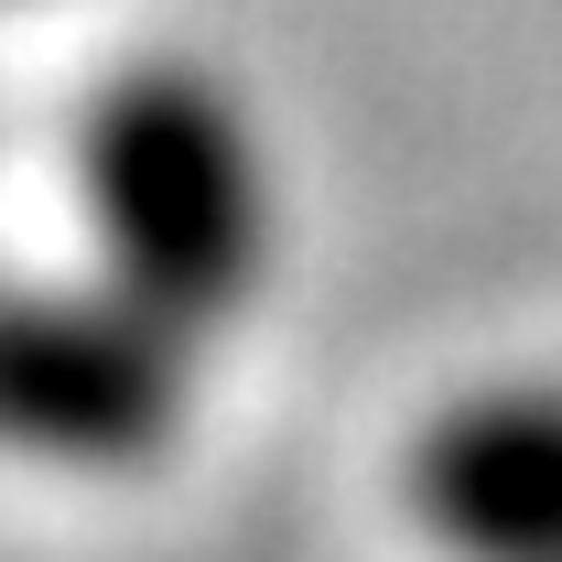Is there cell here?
<instances>
[{
  "mask_svg": "<svg viewBox=\"0 0 562 562\" xmlns=\"http://www.w3.org/2000/svg\"><path fill=\"white\" fill-rule=\"evenodd\" d=\"M98 216L131 292H151L162 314L195 325L206 303H227L260 271V216H271L227 98H206L195 76H140L98 120Z\"/></svg>",
  "mask_w": 562,
  "mask_h": 562,
  "instance_id": "6da1fadb",
  "label": "cell"
},
{
  "mask_svg": "<svg viewBox=\"0 0 562 562\" xmlns=\"http://www.w3.org/2000/svg\"><path fill=\"white\" fill-rule=\"evenodd\" d=\"M184 390V314L131 303H0V443L109 465L140 454Z\"/></svg>",
  "mask_w": 562,
  "mask_h": 562,
  "instance_id": "7a4b0ae2",
  "label": "cell"
}]
</instances>
